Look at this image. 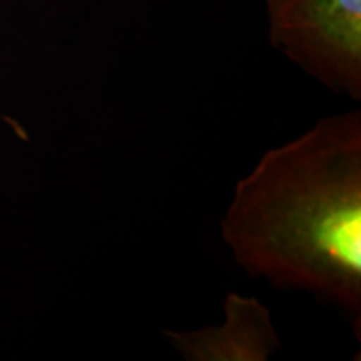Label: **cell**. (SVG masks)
<instances>
[{"mask_svg": "<svg viewBox=\"0 0 361 361\" xmlns=\"http://www.w3.org/2000/svg\"><path fill=\"white\" fill-rule=\"evenodd\" d=\"M0 119H2L4 123H7V124H8V128H11V129L13 130V133H16L17 135H19V137L22 139V141H27V139H29V135H27L25 129L22 128V124L17 123V121L11 119V117H8V116H0Z\"/></svg>", "mask_w": 361, "mask_h": 361, "instance_id": "4", "label": "cell"}, {"mask_svg": "<svg viewBox=\"0 0 361 361\" xmlns=\"http://www.w3.org/2000/svg\"><path fill=\"white\" fill-rule=\"evenodd\" d=\"M221 238L247 276L336 306L361 340V111L266 151L234 186Z\"/></svg>", "mask_w": 361, "mask_h": 361, "instance_id": "1", "label": "cell"}, {"mask_svg": "<svg viewBox=\"0 0 361 361\" xmlns=\"http://www.w3.org/2000/svg\"><path fill=\"white\" fill-rule=\"evenodd\" d=\"M162 335L188 361H266L281 348L268 306L239 293L226 296L221 326L164 329Z\"/></svg>", "mask_w": 361, "mask_h": 361, "instance_id": "3", "label": "cell"}, {"mask_svg": "<svg viewBox=\"0 0 361 361\" xmlns=\"http://www.w3.org/2000/svg\"><path fill=\"white\" fill-rule=\"evenodd\" d=\"M269 42L335 94L361 101V0H266Z\"/></svg>", "mask_w": 361, "mask_h": 361, "instance_id": "2", "label": "cell"}]
</instances>
